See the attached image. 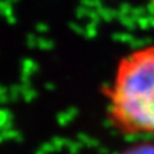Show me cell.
Listing matches in <instances>:
<instances>
[{
	"label": "cell",
	"instance_id": "6da1fadb",
	"mask_svg": "<svg viewBox=\"0 0 154 154\" xmlns=\"http://www.w3.org/2000/svg\"><path fill=\"white\" fill-rule=\"evenodd\" d=\"M105 94L114 127L130 135H154V44L118 62Z\"/></svg>",
	"mask_w": 154,
	"mask_h": 154
},
{
	"label": "cell",
	"instance_id": "7a4b0ae2",
	"mask_svg": "<svg viewBox=\"0 0 154 154\" xmlns=\"http://www.w3.org/2000/svg\"><path fill=\"white\" fill-rule=\"evenodd\" d=\"M121 154H154V143L150 141L137 143L132 146L125 149Z\"/></svg>",
	"mask_w": 154,
	"mask_h": 154
}]
</instances>
